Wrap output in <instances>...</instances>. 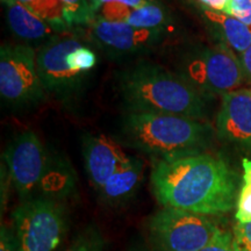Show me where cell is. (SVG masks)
Listing matches in <instances>:
<instances>
[{
  "mask_svg": "<svg viewBox=\"0 0 251 251\" xmlns=\"http://www.w3.org/2000/svg\"><path fill=\"white\" fill-rule=\"evenodd\" d=\"M68 63L72 70L85 75L96 67L97 55L89 47L81 45L68 55Z\"/></svg>",
  "mask_w": 251,
  "mask_h": 251,
  "instance_id": "cell-22",
  "label": "cell"
},
{
  "mask_svg": "<svg viewBox=\"0 0 251 251\" xmlns=\"http://www.w3.org/2000/svg\"><path fill=\"white\" fill-rule=\"evenodd\" d=\"M91 37L108 54L127 56L151 48L162 39L163 29H144L97 15L89 25Z\"/></svg>",
  "mask_w": 251,
  "mask_h": 251,
  "instance_id": "cell-11",
  "label": "cell"
},
{
  "mask_svg": "<svg viewBox=\"0 0 251 251\" xmlns=\"http://www.w3.org/2000/svg\"><path fill=\"white\" fill-rule=\"evenodd\" d=\"M178 75L208 99L237 90L246 81L240 57L222 42L188 54Z\"/></svg>",
  "mask_w": 251,
  "mask_h": 251,
  "instance_id": "cell-5",
  "label": "cell"
},
{
  "mask_svg": "<svg viewBox=\"0 0 251 251\" xmlns=\"http://www.w3.org/2000/svg\"><path fill=\"white\" fill-rule=\"evenodd\" d=\"M9 179L23 201L35 198L48 171L50 153L34 131L20 133L4 152Z\"/></svg>",
  "mask_w": 251,
  "mask_h": 251,
  "instance_id": "cell-9",
  "label": "cell"
},
{
  "mask_svg": "<svg viewBox=\"0 0 251 251\" xmlns=\"http://www.w3.org/2000/svg\"><path fill=\"white\" fill-rule=\"evenodd\" d=\"M212 135L201 120L161 113L127 112L119 125L122 143L156 158L203 152Z\"/></svg>",
  "mask_w": 251,
  "mask_h": 251,
  "instance_id": "cell-3",
  "label": "cell"
},
{
  "mask_svg": "<svg viewBox=\"0 0 251 251\" xmlns=\"http://www.w3.org/2000/svg\"><path fill=\"white\" fill-rule=\"evenodd\" d=\"M6 23L14 36L27 43L45 45L59 35L47 21L37 17L17 0H1Z\"/></svg>",
  "mask_w": 251,
  "mask_h": 251,
  "instance_id": "cell-13",
  "label": "cell"
},
{
  "mask_svg": "<svg viewBox=\"0 0 251 251\" xmlns=\"http://www.w3.org/2000/svg\"><path fill=\"white\" fill-rule=\"evenodd\" d=\"M67 209L61 200L37 196L12 213L17 251H56L67 234Z\"/></svg>",
  "mask_w": 251,
  "mask_h": 251,
  "instance_id": "cell-4",
  "label": "cell"
},
{
  "mask_svg": "<svg viewBox=\"0 0 251 251\" xmlns=\"http://www.w3.org/2000/svg\"><path fill=\"white\" fill-rule=\"evenodd\" d=\"M83 157L86 174L97 191L131 158L118 142L100 134L83 137Z\"/></svg>",
  "mask_w": 251,
  "mask_h": 251,
  "instance_id": "cell-12",
  "label": "cell"
},
{
  "mask_svg": "<svg viewBox=\"0 0 251 251\" xmlns=\"http://www.w3.org/2000/svg\"><path fill=\"white\" fill-rule=\"evenodd\" d=\"M89 1L96 14L99 11V8L106 4H117L131 8H139L142 7V6L151 4V2H156L155 0H89Z\"/></svg>",
  "mask_w": 251,
  "mask_h": 251,
  "instance_id": "cell-25",
  "label": "cell"
},
{
  "mask_svg": "<svg viewBox=\"0 0 251 251\" xmlns=\"http://www.w3.org/2000/svg\"><path fill=\"white\" fill-rule=\"evenodd\" d=\"M61 1L64 7L68 26L70 28L74 26H89L97 17L89 0H61Z\"/></svg>",
  "mask_w": 251,
  "mask_h": 251,
  "instance_id": "cell-20",
  "label": "cell"
},
{
  "mask_svg": "<svg viewBox=\"0 0 251 251\" xmlns=\"http://www.w3.org/2000/svg\"><path fill=\"white\" fill-rule=\"evenodd\" d=\"M220 227L211 216L163 207L149 220V235L156 251H201Z\"/></svg>",
  "mask_w": 251,
  "mask_h": 251,
  "instance_id": "cell-6",
  "label": "cell"
},
{
  "mask_svg": "<svg viewBox=\"0 0 251 251\" xmlns=\"http://www.w3.org/2000/svg\"><path fill=\"white\" fill-rule=\"evenodd\" d=\"M203 5L208 6L209 9L218 12H224L227 7L229 0H200Z\"/></svg>",
  "mask_w": 251,
  "mask_h": 251,
  "instance_id": "cell-28",
  "label": "cell"
},
{
  "mask_svg": "<svg viewBox=\"0 0 251 251\" xmlns=\"http://www.w3.org/2000/svg\"><path fill=\"white\" fill-rule=\"evenodd\" d=\"M118 89L128 112L161 113L202 120L208 98L180 75L161 65L139 63L118 77Z\"/></svg>",
  "mask_w": 251,
  "mask_h": 251,
  "instance_id": "cell-2",
  "label": "cell"
},
{
  "mask_svg": "<svg viewBox=\"0 0 251 251\" xmlns=\"http://www.w3.org/2000/svg\"><path fill=\"white\" fill-rule=\"evenodd\" d=\"M242 180L236 201L235 219L238 224H251V158L242 159Z\"/></svg>",
  "mask_w": 251,
  "mask_h": 251,
  "instance_id": "cell-19",
  "label": "cell"
},
{
  "mask_svg": "<svg viewBox=\"0 0 251 251\" xmlns=\"http://www.w3.org/2000/svg\"><path fill=\"white\" fill-rule=\"evenodd\" d=\"M139 251H143V250H139Z\"/></svg>",
  "mask_w": 251,
  "mask_h": 251,
  "instance_id": "cell-29",
  "label": "cell"
},
{
  "mask_svg": "<svg viewBox=\"0 0 251 251\" xmlns=\"http://www.w3.org/2000/svg\"><path fill=\"white\" fill-rule=\"evenodd\" d=\"M240 62L242 65L244 80L251 85V46L240 55Z\"/></svg>",
  "mask_w": 251,
  "mask_h": 251,
  "instance_id": "cell-27",
  "label": "cell"
},
{
  "mask_svg": "<svg viewBox=\"0 0 251 251\" xmlns=\"http://www.w3.org/2000/svg\"><path fill=\"white\" fill-rule=\"evenodd\" d=\"M0 251H17V238L12 227L1 225L0 230Z\"/></svg>",
  "mask_w": 251,
  "mask_h": 251,
  "instance_id": "cell-26",
  "label": "cell"
},
{
  "mask_svg": "<svg viewBox=\"0 0 251 251\" xmlns=\"http://www.w3.org/2000/svg\"><path fill=\"white\" fill-rule=\"evenodd\" d=\"M105 244L101 231L94 226H90L77 235L67 251H103Z\"/></svg>",
  "mask_w": 251,
  "mask_h": 251,
  "instance_id": "cell-21",
  "label": "cell"
},
{
  "mask_svg": "<svg viewBox=\"0 0 251 251\" xmlns=\"http://www.w3.org/2000/svg\"><path fill=\"white\" fill-rule=\"evenodd\" d=\"M203 15L219 35L220 41L238 55L243 54L251 46V30L237 19L213 9H203Z\"/></svg>",
  "mask_w": 251,
  "mask_h": 251,
  "instance_id": "cell-16",
  "label": "cell"
},
{
  "mask_svg": "<svg viewBox=\"0 0 251 251\" xmlns=\"http://www.w3.org/2000/svg\"><path fill=\"white\" fill-rule=\"evenodd\" d=\"M74 186L75 175L71 165L62 157L50 153L48 171L41 186V196L61 200L71 193Z\"/></svg>",
  "mask_w": 251,
  "mask_h": 251,
  "instance_id": "cell-17",
  "label": "cell"
},
{
  "mask_svg": "<svg viewBox=\"0 0 251 251\" xmlns=\"http://www.w3.org/2000/svg\"><path fill=\"white\" fill-rule=\"evenodd\" d=\"M0 94L12 107L36 106L46 91L37 71L36 52L29 45H5L0 48Z\"/></svg>",
  "mask_w": 251,
  "mask_h": 251,
  "instance_id": "cell-7",
  "label": "cell"
},
{
  "mask_svg": "<svg viewBox=\"0 0 251 251\" xmlns=\"http://www.w3.org/2000/svg\"><path fill=\"white\" fill-rule=\"evenodd\" d=\"M144 164L142 159L131 157L130 161L115 172L106 181L101 190L99 191L100 198L105 202L117 203L125 202L135 194L140 187L143 178Z\"/></svg>",
  "mask_w": 251,
  "mask_h": 251,
  "instance_id": "cell-15",
  "label": "cell"
},
{
  "mask_svg": "<svg viewBox=\"0 0 251 251\" xmlns=\"http://www.w3.org/2000/svg\"><path fill=\"white\" fill-rule=\"evenodd\" d=\"M98 17L114 23H124L144 29H163L170 20L168 12L157 2L131 8L117 4H106L97 12Z\"/></svg>",
  "mask_w": 251,
  "mask_h": 251,
  "instance_id": "cell-14",
  "label": "cell"
},
{
  "mask_svg": "<svg viewBox=\"0 0 251 251\" xmlns=\"http://www.w3.org/2000/svg\"><path fill=\"white\" fill-rule=\"evenodd\" d=\"M201 251H238L235 246L233 233L220 229L211 243L207 244Z\"/></svg>",
  "mask_w": 251,
  "mask_h": 251,
  "instance_id": "cell-23",
  "label": "cell"
},
{
  "mask_svg": "<svg viewBox=\"0 0 251 251\" xmlns=\"http://www.w3.org/2000/svg\"><path fill=\"white\" fill-rule=\"evenodd\" d=\"M81 45L77 37L59 34L41 46L36 52L37 71L43 89L67 105L83 89L85 75L74 71L68 63V55Z\"/></svg>",
  "mask_w": 251,
  "mask_h": 251,
  "instance_id": "cell-8",
  "label": "cell"
},
{
  "mask_svg": "<svg viewBox=\"0 0 251 251\" xmlns=\"http://www.w3.org/2000/svg\"><path fill=\"white\" fill-rule=\"evenodd\" d=\"M150 183L163 207L206 216L233 211L241 187L226 159L205 152L156 158Z\"/></svg>",
  "mask_w": 251,
  "mask_h": 251,
  "instance_id": "cell-1",
  "label": "cell"
},
{
  "mask_svg": "<svg viewBox=\"0 0 251 251\" xmlns=\"http://www.w3.org/2000/svg\"><path fill=\"white\" fill-rule=\"evenodd\" d=\"M62 34L69 28L61 0H17Z\"/></svg>",
  "mask_w": 251,
  "mask_h": 251,
  "instance_id": "cell-18",
  "label": "cell"
},
{
  "mask_svg": "<svg viewBox=\"0 0 251 251\" xmlns=\"http://www.w3.org/2000/svg\"><path fill=\"white\" fill-rule=\"evenodd\" d=\"M219 140L251 157V87L222 96L216 118Z\"/></svg>",
  "mask_w": 251,
  "mask_h": 251,
  "instance_id": "cell-10",
  "label": "cell"
},
{
  "mask_svg": "<svg viewBox=\"0 0 251 251\" xmlns=\"http://www.w3.org/2000/svg\"><path fill=\"white\" fill-rule=\"evenodd\" d=\"M235 246L238 251H251V224H236L233 227Z\"/></svg>",
  "mask_w": 251,
  "mask_h": 251,
  "instance_id": "cell-24",
  "label": "cell"
}]
</instances>
